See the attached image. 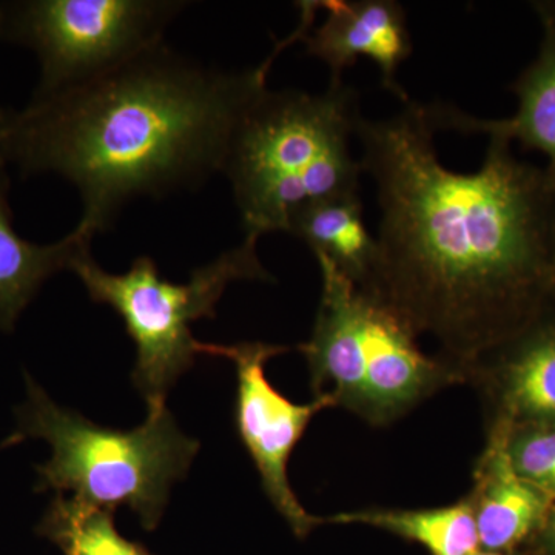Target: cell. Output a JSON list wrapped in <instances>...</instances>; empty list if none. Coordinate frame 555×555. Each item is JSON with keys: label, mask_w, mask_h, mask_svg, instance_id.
I'll return each instance as SVG.
<instances>
[{"label": "cell", "mask_w": 555, "mask_h": 555, "mask_svg": "<svg viewBox=\"0 0 555 555\" xmlns=\"http://www.w3.org/2000/svg\"><path fill=\"white\" fill-rule=\"evenodd\" d=\"M426 105L360 116L361 169L377 184L378 258L361 291L437 357L470 372L555 301V188L545 169L489 139L480 169L444 167Z\"/></svg>", "instance_id": "obj_1"}, {"label": "cell", "mask_w": 555, "mask_h": 555, "mask_svg": "<svg viewBox=\"0 0 555 555\" xmlns=\"http://www.w3.org/2000/svg\"><path fill=\"white\" fill-rule=\"evenodd\" d=\"M281 50L259 67L224 72L159 43L100 78L7 112L0 156L24 177L56 175L75 185L76 229L94 238L130 201L164 198L222 173L233 133L268 89Z\"/></svg>", "instance_id": "obj_2"}, {"label": "cell", "mask_w": 555, "mask_h": 555, "mask_svg": "<svg viewBox=\"0 0 555 555\" xmlns=\"http://www.w3.org/2000/svg\"><path fill=\"white\" fill-rule=\"evenodd\" d=\"M360 116L345 82L320 94L266 89L251 102L222 169L246 236L288 233L299 208L360 192L363 169L350 150Z\"/></svg>", "instance_id": "obj_3"}, {"label": "cell", "mask_w": 555, "mask_h": 555, "mask_svg": "<svg viewBox=\"0 0 555 555\" xmlns=\"http://www.w3.org/2000/svg\"><path fill=\"white\" fill-rule=\"evenodd\" d=\"M312 335L297 349L308 361L313 397L369 425L389 426L465 375L429 356L411 327L379 299L358 288L327 259Z\"/></svg>", "instance_id": "obj_4"}, {"label": "cell", "mask_w": 555, "mask_h": 555, "mask_svg": "<svg viewBox=\"0 0 555 555\" xmlns=\"http://www.w3.org/2000/svg\"><path fill=\"white\" fill-rule=\"evenodd\" d=\"M27 400L17 409V427L2 448L27 438L46 440L51 459L36 467L38 491H53L115 511L129 506L152 531L169 502L171 485L188 474L199 443L179 429L163 406L149 408L144 425L109 429L51 400L25 374Z\"/></svg>", "instance_id": "obj_5"}, {"label": "cell", "mask_w": 555, "mask_h": 555, "mask_svg": "<svg viewBox=\"0 0 555 555\" xmlns=\"http://www.w3.org/2000/svg\"><path fill=\"white\" fill-rule=\"evenodd\" d=\"M257 236L193 270L188 283L160 275L150 257L134 259L126 273L105 272L91 250L73 261L72 272L82 281L91 301L115 310L137 347L133 385L149 408L166 404L167 392L199 356L192 324L217 315V305L235 281H270L258 257Z\"/></svg>", "instance_id": "obj_6"}, {"label": "cell", "mask_w": 555, "mask_h": 555, "mask_svg": "<svg viewBox=\"0 0 555 555\" xmlns=\"http://www.w3.org/2000/svg\"><path fill=\"white\" fill-rule=\"evenodd\" d=\"M182 0H16L0 3V38L38 56L33 96L89 82L164 42Z\"/></svg>", "instance_id": "obj_7"}, {"label": "cell", "mask_w": 555, "mask_h": 555, "mask_svg": "<svg viewBox=\"0 0 555 555\" xmlns=\"http://www.w3.org/2000/svg\"><path fill=\"white\" fill-rule=\"evenodd\" d=\"M198 352L228 358L236 367L235 423L241 441L257 466L262 488L270 503L287 521L298 539L308 537L323 518L312 516L299 503L288 481V460L313 416L331 403L315 398L297 404L278 392L266 375V364L273 357L288 352V347L268 343H238L233 346L201 343Z\"/></svg>", "instance_id": "obj_8"}, {"label": "cell", "mask_w": 555, "mask_h": 555, "mask_svg": "<svg viewBox=\"0 0 555 555\" xmlns=\"http://www.w3.org/2000/svg\"><path fill=\"white\" fill-rule=\"evenodd\" d=\"M301 24L288 38L301 40L310 56L323 61L331 69V83L343 82L347 68L360 57L374 62L382 73V86L408 104L406 91L397 80L398 68L412 54L406 11L393 0H327L318 2L326 20L312 28L315 2H299Z\"/></svg>", "instance_id": "obj_9"}, {"label": "cell", "mask_w": 555, "mask_h": 555, "mask_svg": "<svg viewBox=\"0 0 555 555\" xmlns=\"http://www.w3.org/2000/svg\"><path fill=\"white\" fill-rule=\"evenodd\" d=\"M483 403L486 436L555 425V301L470 372Z\"/></svg>", "instance_id": "obj_10"}, {"label": "cell", "mask_w": 555, "mask_h": 555, "mask_svg": "<svg viewBox=\"0 0 555 555\" xmlns=\"http://www.w3.org/2000/svg\"><path fill=\"white\" fill-rule=\"evenodd\" d=\"M532 7L542 24V42L535 60L511 86L517 98V112L511 118H476L447 104L426 105V112L436 131L486 134L543 153L547 178L555 188V13L547 0Z\"/></svg>", "instance_id": "obj_11"}, {"label": "cell", "mask_w": 555, "mask_h": 555, "mask_svg": "<svg viewBox=\"0 0 555 555\" xmlns=\"http://www.w3.org/2000/svg\"><path fill=\"white\" fill-rule=\"evenodd\" d=\"M466 499L473 507L480 550L520 555L551 502V496L518 477L502 440L494 437H486Z\"/></svg>", "instance_id": "obj_12"}, {"label": "cell", "mask_w": 555, "mask_h": 555, "mask_svg": "<svg viewBox=\"0 0 555 555\" xmlns=\"http://www.w3.org/2000/svg\"><path fill=\"white\" fill-rule=\"evenodd\" d=\"M7 167L0 156V331L11 332L42 284L69 270L82 251L90 250L93 238L79 229L53 244L22 238L13 225Z\"/></svg>", "instance_id": "obj_13"}, {"label": "cell", "mask_w": 555, "mask_h": 555, "mask_svg": "<svg viewBox=\"0 0 555 555\" xmlns=\"http://www.w3.org/2000/svg\"><path fill=\"white\" fill-rule=\"evenodd\" d=\"M288 233L308 244L317 258L327 259L357 287H363L374 272L378 243L364 222L360 192L299 208Z\"/></svg>", "instance_id": "obj_14"}, {"label": "cell", "mask_w": 555, "mask_h": 555, "mask_svg": "<svg viewBox=\"0 0 555 555\" xmlns=\"http://www.w3.org/2000/svg\"><path fill=\"white\" fill-rule=\"evenodd\" d=\"M323 525H364L418 543L430 555H473L480 550L467 499L427 509H363L323 518Z\"/></svg>", "instance_id": "obj_15"}, {"label": "cell", "mask_w": 555, "mask_h": 555, "mask_svg": "<svg viewBox=\"0 0 555 555\" xmlns=\"http://www.w3.org/2000/svg\"><path fill=\"white\" fill-rule=\"evenodd\" d=\"M65 555H153L119 534L113 511L60 494L38 528Z\"/></svg>", "instance_id": "obj_16"}, {"label": "cell", "mask_w": 555, "mask_h": 555, "mask_svg": "<svg viewBox=\"0 0 555 555\" xmlns=\"http://www.w3.org/2000/svg\"><path fill=\"white\" fill-rule=\"evenodd\" d=\"M502 440L511 466L543 494L555 496V425L518 426L505 434H489Z\"/></svg>", "instance_id": "obj_17"}, {"label": "cell", "mask_w": 555, "mask_h": 555, "mask_svg": "<svg viewBox=\"0 0 555 555\" xmlns=\"http://www.w3.org/2000/svg\"><path fill=\"white\" fill-rule=\"evenodd\" d=\"M521 555H555V496L551 499L542 524Z\"/></svg>", "instance_id": "obj_18"}, {"label": "cell", "mask_w": 555, "mask_h": 555, "mask_svg": "<svg viewBox=\"0 0 555 555\" xmlns=\"http://www.w3.org/2000/svg\"><path fill=\"white\" fill-rule=\"evenodd\" d=\"M473 555H520V554H505V553H492V551L478 550Z\"/></svg>", "instance_id": "obj_19"}, {"label": "cell", "mask_w": 555, "mask_h": 555, "mask_svg": "<svg viewBox=\"0 0 555 555\" xmlns=\"http://www.w3.org/2000/svg\"><path fill=\"white\" fill-rule=\"evenodd\" d=\"M7 112L2 107H0V122H2L3 118H5Z\"/></svg>", "instance_id": "obj_20"}, {"label": "cell", "mask_w": 555, "mask_h": 555, "mask_svg": "<svg viewBox=\"0 0 555 555\" xmlns=\"http://www.w3.org/2000/svg\"><path fill=\"white\" fill-rule=\"evenodd\" d=\"M547 2H550L551 9H553L555 13V0H547Z\"/></svg>", "instance_id": "obj_21"}]
</instances>
